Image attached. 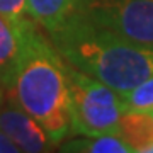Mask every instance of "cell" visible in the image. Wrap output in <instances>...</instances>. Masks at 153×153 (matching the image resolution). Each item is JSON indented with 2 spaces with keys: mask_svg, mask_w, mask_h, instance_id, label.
<instances>
[{
  "mask_svg": "<svg viewBox=\"0 0 153 153\" xmlns=\"http://www.w3.org/2000/svg\"><path fill=\"white\" fill-rule=\"evenodd\" d=\"M51 34V44L76 70L105 83L117 94L128 92L153 75V49L133 43L75 12Z\"/></svg>",
  "mask_w": 153,
  "mask_h": 153,
  "instance_id": "6da1fadb",
  "label": "cell"
},
{
  "mask_svg": "<svg viewBox=\"0 0 153 153\" xmlns=\"http://www.w3.org/2000/svg\"><path fill=\"white\" fill-rule=\"evenodd\" d=\"M4 92L43 126L53 143L71 133L66 63L39 31L29 39Z\"/></svg>",
  "mask_w": 153,
  "mask_h": 153,
  "instance_id": "7a4b0ae2",
  "label": "cell"
},
{
  "mask_svg": "<svg viewBox=\"0 0 153 153\" xmlns=\"http://www.w3.org/2000/svg\"><path fill=\"white\" fill-rule=\"evenodd\" d=\"M70 87L71 133L80 136L116 134L124 112L119 94L66 63Z\"/></svg>",
  "mask_w": 153,
  "mask_h": 153,
  "instance_id": "3957f363",
  "label": "cell"
},
{
  "mask_svg": "<svg viewBox=\"0 0 153 153\" xmlns=\"http://www.w3.org/2000/svg\"><path fill=\"white\" fill-rule=\"evenodd\" d=\"M80 10L112 33L153 49V0H87Z\"/></svg>",
  "mask_w": 153,
  "mask_h": 153,
  "instance_id": "277c9868",
  "label": "cell"
},
{
  "mask_svg": "<svg viewBox=\"0 0 153 153\" xmlns=\"http://www.w3.org/2000/svg\"><path fill=\"white\" fill-rule=\"evenodd\" d=\"M7 99L5 107H0V129L21 148V152L39 153L49 150L55 143L49 140L43 126L17 104L16 100L4 92Z\"/></svg>",
  "mask_w": 153,
  "mask_h": 153,
  "instance_id": "5b68a950",
  "label": "cell"
},
{
  "mask_svg": "<svg viewBox=\"0 0 153 153\" xmlns=\"http://www.w3.org/2000/svg\"><path fill=\"white\" fill-rule=\"evenodd\" d=\"M36 31L27 19L12 21L0 14V87L4 90L9 87L17 63Z\"/></svg>",
  "mask_w": 153,
  "mask_h": 153,
  "instance_id": "8992f818",
  "label": "cell"
},
{
  "mask_svg": "<svg viewBox=\"0 0 153 153\" xmlns=\"http://www.w3.org/2000/svg\"><path fill=\"white\" fill-rule=\"evenodd\" d=\"M116 134L129 145L133 152L145 153L153 145L152 111H124L119 117Z\"/></svg>",
  "mask_w": 153,
  "mask_h": 153,
  "instance_id": "52a82bcc",
  "label": "cell"
},
{
  "mask_svg": "<svg viewBox=\"0 0 153 153\" xmlns=\"http://www.w3.org/2000/svg\"><path fill=\"white\" fill-rule=\"evenodd\" d=\"M87 0H27V16L48 33H53L75 12L85 5Z\"/></svg>",
  "mask_w": 153,
  "mask_h": 153,
  "instance_id": "ba28073f",
  "label": "cell"
},
{
  "mask_svg": "<svg viewBox=\"0 0 153 153\" xmlns=\"http://www.w3.org/2000/svg\"><path fill=\"white\" fill-rule=\"evenodd\" d=\"M63 152H83V153H129L133 152L129 145H126L117 134H97V136H83L65 143Z\"/></svg>",
  "mask_w": 153,
  "mask_h": 153,
  "instance_id": "9c48e42d",
  "label": "cell"
},
{
  "mask_svg": "<svg viewBox=\"0 0 153 153\" xmlns=\"http://www.w3.org/2000/svg\"><path fill=\"white\" fill-rule=\"evenodd\" d=\"M119 97L124 111H153V75Z\"/></svg>",
  "mask_w": 153,
  "mask_h": 153,
  "instance_id": "30bf717a",
  "label": "cell"
},
{
  "mask_svg": "<svg viewBox=\"0 0 153 153\" xmlns=\"http://www.w3.org/2000/svg\"><path fill=\"white\" fill-rule=\"evenodd\" d=\"M26 5L27 0H0V14L12 21H24L27 16Z\"/></svg>",
  "mask_w": 153,
  "mask_h": 153,
  "instance_id": "8fae6325",
  "label": "cell"
},
{
  "mask_svg": "<svg viewBox=\"0 0 153 153\" xmlns=\"http://www.w3.org/2000/svg\"><path fill=\"white\" fill-rule=\"evenodd\" d=\"M17 152H21V148L0 129V153H17Z\"/></svg>",
  "mask_w": 153,
  "mask_h": 153,
  "instance_id": "7c38bea8",
  "label": "cell"
},
{
  "mask_svg": "<svg viewBox=\"0 0 153 153\" xmlns=\"http://www.w3.org/2000/svg\"><path fill=\"white\" fill-rule=\"evenodd\" d=\"M4 105V88L0 87V107Z\"/></svg>",
  "mask_w": 153,
  "mask_h": 153,
  "instance_id": "4fadbf2b",
  "label": "cell"
},
{
  "mask_svg": "<svg viewBox=\"0 0 153 153\" xmlns=\"http://www.w3.org/2000/svg\"><path fill=\"white\" fill-rule=\"evenodd\" d=\"M145 153H153V145H152V146H150V148H148V150H146V152H145Z\"/></svg>",
  "mask_w": 153,
  "mask_h": 153,
  "instance_id": "5bb4252c",
  "label": "cell"
},
{
  "mask_svg": "<svg viewBox=\"0 0 153 153\" xmlns=\"http://www.w3.org/2000/svg\"><path fill=\"white\" fill-rule=\"evenodd\" d=\"M152 114H153V111H152Z\"/></svg>",
  "mask_w": 153,
  "mask_h": 153,
  "instance_id": "9a60e30c",
  "label": "cell"
}]
</instances>
